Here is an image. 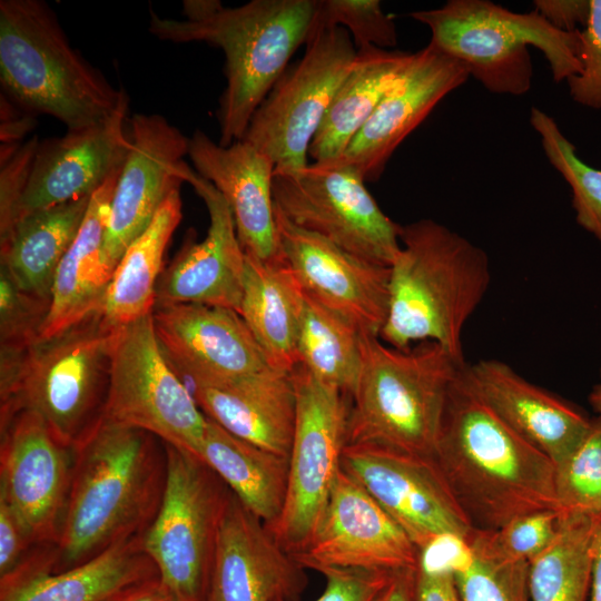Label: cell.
Here are the masks:
<instances>
[{
    "label": "cell",
    "instance_id": "obj_1",
    "mask_svg": "<svg viewBox=\"0 0 601 601\" xmlns=\"http://www.w3.org/2000/svg\"><path fill=\"white\" fill-rule=\"evenodd\" d=\"M464 366L451 385L433 459L471 526L493 532L532 512L560 511L554 463L492 412Z\"/></svg>",
    "mask_w": 601,
    "mask_h": 601
},
{
    "label": "cell",
    "instance_id": "obj_2",
    "mask_svg": "<svg viewBox=\"0 0 601 601\" xmlns=\"http://www.w3.org/2000/svg\"><path fill=\"white\" fill-rule=\"evenodd\" d=\"M167 474L165 442L104 420L75 449V465L53 571L87 562L142 535L152 522Z\"/></svg>",
    "mask_w": 601,
    "mask_h": 601
},
{
    "label": "cell",
    "instance_id": "obj_3",
    "mask_svg": "<svg viewBox=\"0 0 601 601\" xmlns=\"http://www.w3.org/2000/svg\"><path fill=\"white\" fill-rule=\"evenodd\" d=\"M317 0H184L183 19L150 11L149 32L175 43L206 42L225 55L226 88L219 100L218 144L242 140L262 101L295 51L309 39Z\"/></svg>",
    "mask_w": 601,
    "mask_h": 601
},
{
    "label": "cell",
    "instance_id": "obj_4",
    "mask_svg": "<svg viewBox=\"0 0 601 601\" xmlns=\"http://www.w3.org/2000/svg\"><path fill=\"white\" fill-rule=\"evenodd\" d=\"M401 247L390 266L384 343L407 348L435 342L459 361L463 329L491 284L487 254L430 218L401 225Z\"/></svg>",
    "mask_w": 601,
    "mask_h": 601
},
{
    "label": "cell",
    "instance_id": "obj_5",
    "mask_svg": "<svg viewBox=\"0 0 601 601\" xmlns=\"http://www.w3.org/2000/svg\"><path fill=\"white\" fill-rule=\"evenodd\" d=\"M117 328L99 309L23 351L1 352L0 426L31 411L76 449L104 418Z\"/></svg>",
    "mask_w": 601,
    "mask_h": 601
},
{
    "label": "cell",
    "instance_id": "obj_6",
    "mask_svg": "<svg viewBox=\"0 0 601 601\" xmlns=\"http://www.w3.org/2000/svg\"><path fill=\"white\" fill-rule=\"evenodd\" d=\"M0 82L19 108L51 116L67 131L104 122L129 102L71 46L41 0L0 1Z\"/></svg>",
    "mask_w": 601,
    "mask_h": 601
},
{
    "label": "cell",
    "instance_id": "obj_7",
    "mask_svg": "<svg viewBox=\"0 0 601 601\" xmlns=\"http://www.w3.org/2000/svg\"><path fill=\"white\" fill-rule=\"evenodd\" d=\"M464 365L435 342L401 349L362 334L346 445L433 457L451 385Z\"/></svg>",
    "mask_w": 601,
    "mask_h": 601
},
{
    "label": "cell",
    "instance_id": "obj_8",
    "mask_svg": "<svg viewBox=\"0 0 601 601\" xmlns=\"http://www.w3.org/2000/svg\"><path fill=\"white\" fill-rule=\"evenodd\" d=\"M431 31L428 43L459 60L486 90L521 96L532 85L528 47L543 52L554 81L579 75L581 31H562L536 11L513 12L489 0H449L410 13Z\"/></svg>",
    "mask_w": 601,
    "mask_h": 601
},
{
    "label": "cell",
    "instance_id": "obj_9",
    "mask_svg": "<svg viewBox=\"0 0 601 601\" xmlns=\"http://www.w3.org/2000/svg\"><path fill=\"white\" fill-rule=\"evenodd\" d=\"M166 483L141 536L158 577L180 601H205L216 539L231 491L197 455L165 443Z\"/></svg>",
    "mask_w": 601,
    "mask_h": 601
},
{
    "label": "cell",
    "instance_id": "obj_10",
    "mask_svg": "<svg viewBox=\"0 0 601 601\" xmlns=\"http://www.w3.org/2000/svg\"><path fill=\"white\" fill-rule=\"evenodd\" d=\"M305 47L256 109L243 138L270 158L276 174L308 165L309 146L357 55L342 27L318 30Z\"/></svg>",
    "mask_w": 601,
    "mask_h": 601
},
{
    "label": "cell",
    "instance_id": "obj_11",
    "mask_svg": "<svg viewBox=\"0 0 601 601\" xmlns=\"http://www.w3.org/2000/svg\"><path fill=\"white\" fill-rule=\"evenodd\" d=\"M104 420L199 455L208 418L164 353L152 313L116 331Z\"/></svg>",
    "mask_w": 601,
    "mask_h": 601
},
{
    "label": "cell",
    "instance_id": "obj_12",
    "mask_svg": "<svg viewBox=\"0 0 601 601\" xmlns=\"http://www.w3.org/2000/svg\"><path fill=\"white\" fill-rule=\"evenodd\" d=\"M296 420L285 504L267 529L290 554L308 542L342 470L352 398L298 364Z\"/></svg>",
    "mask_w": 601,
    "mask_h": 601
},
{
    "label": "cell",
    "instance_id": "obj_13",
    "mask_svg": "<svg viewBox=\"0 0 601 601\" xmlns=\"http://www.w3.org/2000/svg\"><path fill=\"white\" fill-rule=\"evenodd\" d=\"M273 197L293 224L367 262L390 267L400 250L401 225L383 213L352 165L314 162L274 173Z\"/></svg>",
    "mask_w": 601,
    "mask_h": 601
},
{
    "label": "cell",
    "instance_id": "obj_14",
    "mask_svg": "<svg viewBox=\"0 0 601 601\" xmlns=\"http://www.w3.org/2000/svg\"><path fill=\"white\" fill-rule=\"evenodd\" d=\"M342 469L404 530L422 554L474 532L433 457L380 445H346Z\"/></svg>",
    "mask_w": 601,
    "mask_h": 601
},
{
    "label": "cell",
    "instance_id": "obj_15",
    "mask_svg": "<svg viewBox=\"0 0 601 601\" xmlns=\"http://www.w3.org/2000/svg\"><path fill=\"white\" fill-rule=\"evenodd\" d=\"M128 122L129 148L112 193L101 252L111 275L166 198L194 173L185 161L189 138L165 117L135 114Z\"/></svg>",
    "mask_w": 601,
    "mask_h": 601
},
{
    "label": "cell",
    "instance_id": "obj_16",
    "mask_svg": "<svg viewBox=\"0 0 601 601\" xmlns=\"http://www.w3.org/2000/svg\"><path fill=\"white\" fill-rule=\"evenodd\" d=\"M304 568L395 572L417 569L422 553L381 504L343 469L304 549Z\"/></svg>",
    "mask_w": 601,
    "mask_h": 601
},
{
    "label": "cell",
    "instance_id": "obj_17",
    "mask_svg": "<svg viewBox=\"0 0 601 601\" xmlns=\"http://www.w3.org/2000/svg\"><path fill=\"white\" fill-rule=\"evenodd\" d=\"M0 494L36 545L56 544L70 491L75 449L60 442L35 412L0 426Z\"/></svg>",
    "mask_w": 601,
    "mask_h": 601
},
{
    "label": "cell",
    "instance_id": "obj_18",
    "mask_svg": "<svg viewBox=\"0 0 601 601\" xmlns=\"http://www.w3.org/2000/svg\"><path fill=\"white\" fill-rule=\"evenodd\" d=\"M275 216L283 259L300 286L362 334L380 336L387 317L390 267L296 226L276 208Z\"/></svg>",
    "mask_w": 601,
    "mask_h": 601
},
{
    "label": "cell",
    "instance_id": "obj_19",
    "mask_svg": "<svg viewBox=\"0 0 601 601\" xmlns=\"http://www.w3.org/2000/svg\"><path fill=\"white\" fill-rule=\"evenodd\" d=\"M160 346L188 391L196 383H221L267 367L265 356L234 309L200 304L156 307Z\"/></svg>",
    "mask_w": 601,
    "mask_h": 601
},
{
    "label": "cell",
    "instance_id": "obj_20",
    "mask_svg": "<svg viewBox=\"0 0 601 601\" xmlns=\"http://www.w3.org/2000/svg\"><path fill=\"white\" fill-rule=\"evenodd\" d=\"M456 59L428 43L411 57L377 107L336 160L377 180L393 152L434 107L469 78Z\"/></svg>",
    "mask_w": 601,
    "mask_h": 601
},
{
    "label": "cell",
    "instance_id": "obj_21",
    "mask_svg": "<svg viewBox=\"0 0 601 601\" xmlns=\"http://www.w3.org/2000/svg\"><path fill=\"white\" fill-rule=\"evenodd\" d=\"M307 584L305 569L231 493L205 601H299Z\"/></svg>",
    "mask_w": 601,
    "mask_h": 601
},
{
    "label": "cell",
    "instance_id": "obj_22",
    "mask_svg": "<svg viewBox=\"0 0 601 601\" xmlns=\"http://www.w3.org/2000/svg\"><path fill=\"white\" fill-rule=\"evenodd\" d=\"M128 107L129 102L104 122L39 140L16 221L32 211L91 196L121 168L129 148Z\"/></svg>",
    "mask_w": 601,
    "mask_h": 601
},
{
    "label": "cell",
    "instance_id": "obj_23",
    "mask_svg": "<svg viewBox=\"0 0 601 601\" xmlns=\"http://www.w3.org/2000/svg\"><path fill=\"white\" fill-rule=\"evenodd\" d=\"M188 183L207 207V234L198 243L189 237L164 268L156 286L155 308L200 304L239 313L245 252L238 240L231 211L215 186L195 170Z\"/></svg>",
    "mask_w": 601,
    "mask_h": 601
},
{
    "label": "cell",
    "instance_id": "obj_24",
    "mask_svg": "<svg viewBox=\"0 0 601 601\" xmlns=\"http://www.w3.org/2000/svg\"><path fill=\"white\" fill-rule=\"evenodd\" d=\"M188 156L194 170L226 200L245 254L263 262H283L270 158L244 139L221 146L201 130L189 137Z\"/></svg>",
    "mask_w": 601,
    "mask_h": 601
},
{
    "label": "cell",
    "instance_id": "obj_25",
    "mask_svg": "<svg viewBox=\"0 0 601 601\" xmlns=\"http://www.w3.org/2000/svg\"><path fill=\"white\" fill-rule=\"evenodd\" d=\"M141 536L120 541L62 571H53L55 544L35 545L16 569L0 577V601H106L131 584L158 577Z\"/></svg>",
    "mask_w": 601,
    "mask_h": 601
},
{
    "label": "cell",
    "instance_id": "obj_26",
    "mask_svg": "<svg viewBox=\"0 0 601 601\" xmlns=\"http://www.w3.org/2000/svg\"><path fill=\"white\" fill-rule=\"evenodd\" d=\"M465 376L481 400L520 437L554 465L582 443L593 420L536 386L497 359L465 364Z\"/></svg>",
    "mask_w": 601,
    "mask_h": 601
},
{
    "label": "cell",
    "instance_id": "obj_27",
    "mask_svg": "<svg viewBox=\"0 0 601 601\" xmlns=\"http://www.w3.org/2000/svg\"><path fill=\"white\" fill-rule=\"evenodd\" d=\"M190 394L228 433L289 459L296 420L292 373L267 366L228 382L196 383Z\"/></svg>",
    "mask_w": 601,
    "mask_h": 601
},
{
    "label": "cell",
    "instance_id": "obj_28",
    "mask_svg": "<svg viewBox=\"0 0 601 601\" xmlns=\"http://www.w3.org/2000/svg\"><path fill=\"white\" fill-rule=\"evenodd\" d=\"M120 169L90 197L81 227L57 268L39 339L60 334L102 307L112 275L104 266L101 252Z\"/></svg>",
    "mask_w": 601,
    "mask_h": 601
},
{
    "label": "cell",
    "instance_id": "obj_29",
    "mask_svg": "<svg viewBox=\"0 0 601 601\" xmlns=\"http://www.w3.org/2000/svg\"><path fill=\"white\" fill-rule=\"evenodd\" d=\"M303 287L285 262H263L245 254L239 315L267 365L292 373L298 365L297 334Z\"/></svg>",
    "mask_w": 601,
    "mask_h": 601
},
{
    "label": "cell",
    "instance_id": "obj_30",
    "mask_svg": "<svg viewBox=\"0 0 601 601\" xmlns=\"http://www.w3.org/2000/svg\"><path fill=\"white\" fill-rule=\"evenodd\" d=\"M90 197L24 215L0 239L1 267L19 288L50 298L57 268L81 227Z\"/></svg>",
    "mask_w": 601,
    "mask_h": 601
},
{
    "label": "cell",
    "instance_id": "obj_31",
    "mask_svg": "<svg viewBox=\"0 0 601 601\" xmlns=\"http://www.w3.org/2000/svg\"><path fill=\"white\" fill-rule=\"evenodd\" d=\"M410 57V52L373 46L357 50L309 146L308 156L315 162H333L343 156Z\"/></svg>",
    "mask_w": 601,
    "mask_h": 601
},
{
    "label": "cell",
    "instance_id": "obj_32",
    "mask_svg": "<svg viewBox=\"0 0 601 601\" xmlns=\"http://www.w3.org/2000/svg\"><path fill=\"white\" fill-rule=\"evenodd\" d=\"M198 456L266 526L278 520L287 492L288 457L248 443L210 418Z\"/></svg>",
    "mask_w": 601,
    "mask_h": 601
},
{
    "label": "cell",
    "instance_id": "obj_33",
    "mask_svg": "<svg viewBox=\"0 0 601 601\" xmlns=\"http://www.w3.org/2000/svg\"><path fill=\"white\" fill-rule=\"evenodd\" d=\"M180 189L173 191L149 226L129 245L116 266L101 307L105 321L120 327L154 312L164 255L183 218Z\"/></svg>",
    "mask_w": 601,
    "mask_h": 601
},
{
    "label": "cell",
    "instance_id": "obj_34",
    "mask_svg": "<svg viewBox=\"0 0 601 601\" xmlns=\"http://www.w3.org/2000/svg\"><path fill=\"white\" fill-rule=\"evenodd\" d=\"M361 337L356 326L303 288L298 364L351 398L361 368Z\"/></svg>",
    "mask_w": 601,
    "mask_h": 601
},
{
    "label": "cell",
    "instance_id": "obj_35",
    "mask_svg": "<svg viewBox=\"0 0 601 601\" xmlns=\"http://www.w3.org/2000/svg\"><path fill=\"white\" fill-rule=\"evenodd\" d=\"M600 519L562 513L553 542L529 562L531 601H589L593 540Z\"/></svg>",
    "mask_w": 601,
    "mask_h": 601
},
{
    "label": "cell",
    "instance_id": "obj_36",
    "mask_svg": "<svg viewBox=\"0 0 601 601\" xmlns=\"http://www.w3.org/2000/svg\"><path fill=\"white\" fill-rule=\"evenodd\" d=\"M449 566L462 601H531L529 562L505 552L493 532L474 531Z\"/></svg>",
    "mask_w": 601,
    "mask_h": 601
},
{
    "label": "cell",
    "instance_id": "obj_37",
    "mask_svg": "<svg viewBox=\"0 0 601 601\" xmlns=\"http://www.w3.org/2000/svg\"><path fill=\"white\" fill-rule=\"evenodd\" d=\"M530 122L541 139L549 162L572 190L577 223L601 242V169L584 162L555 120L532 107Z\"/></svg>",
    "mask_w": 601,
    "mask_h": 601
},
{
    "label": "cell",
    "instance_id": "obj_38",
    "mask_svg": "<svg viewBox=\"0 0 601 601\" xmlns=\"http://www.w3.org/2000/svg\"><path fill=\"white\" fill-rule=\"evenodd\" d=\"M555 494L561 513L601 516V418L577 450L555 465Z\"/></svg>",
    "mask_w": 601,
    "mask_h": 601
},
{
    "label": "cell",
    "instance_id": "obj_39",
    "mask_svg": "<svg viewBox=\"0 0 601 601\" xmlns=\"http://www.w3.org/2000/svg\"><path fill=\"white\" fill-rule=\"evenodd\" d=\"M334 27L346 29L357 50L388 49L397 43L394 20L378 0H317L311 36Z\"/></svg>",
    "mask_w": 601,
    "mask_h": 601
},
{
    "label": "cell",
    "instance_id": "obj_40",
    "mask_svg": "<svg viewBox=\"0 0 601 601\" xmlns=\"http://www.w3.org/2000/svg\"><path fill=\"white\" fill-rule=\"evenodd\" d=\"M50 308V298L31 295L0 269L1 352H20L39 341Z\"/></svg>",
    "mask_w": 601,
    "mask_h": 601
},
{
    "label": "cell",
    "instance_id": "obj_41",
    "mask_svg": "<svg viewBox=\"0 0 601 601\" xmlns=\"http://www.w3.org/2000/svg\"><path fill=\"white\" fill-rule=\"evenodd\" d=\"M561 522L560 511L542 510L519 516L493 534L505 552L530 562L553 542Z\"/></svg>",
    "mask_w": 601,
    "mask_h": 601
},
{
    "label": "cell",
    "instance_id": "obj_42",
    "mask_svg": "<svg viewBox=\"0 0 601 601\" xmlns=\"http://www.w3.org/2000/svg\"><path fill=\"white\" fill-rule=\"evenodd\" d=\"M580 58L581 72L566 80L570 97L581 106L601 109V0H590Z\"/></svg>",
    "mask_w": 601,
    "mask_h": 601
},
{
    "label": "cell",
    "instance_id": "obj_43",
    "mask_svg": "<svg viewBox=\"0 0 601 601\" xmlns=\"http://www.w3.org/2000/svg\"><path fill=\"white\" fill-rule=\"evenodd\" d=\"M39 139L32 137L14 149L0 151V239L11 230L29 177Z\"/></svg>",
    "mask_w": 601,
    "mask_h": 601
},
{
    "label": "cell",
    "instance_id": "obj_44",
    "mask_svg": "<svg viewBox=\"0 0 601 601\" xmlns=\"http://www.w3.org/2000/svg\"><path fill=\"white\" fill-rule=\"evenodd\" d=\"M319 573L325 578V588L315 601H373L392 574L386 571L337 568L323 569Z\"/></svg>",
    "mask_w": 601,
    "mask_h": 601
},
{
    "label": "cell",
    "instance_id": "obj_45",
    "mask_svg": "<svg viewBox=\"0 0 601 601\" xmlns=\"http://www.w3.org/2000/svg\"><path fill=\"white\" fill-rule=\"evenodd\" d=\"M35 545L13 508L0 494V577L16 569Z\"/></svg>",
    "mask_w": 601,
    "mask_h": 601
},
{
    "label": "cell",
    "instance_id": "obj_46",
    "mask_svg": "<svg viewBox=\"0 0 601 601\" xmlns=\"http://www.w3.org/2000/svg\"><path fill=\"white\" fill-rule=\"evenodd\" d=\"M415 601H462L451 568L421 559L416 570Z\"/></svg>",
    "mask_w": 601,
    "mask_h": 601
},
{
    "label": "cell",
    "instance_id": "obj_47",
    "mask_svg": "<svg viewBox=\"0 0 601 601\" xmlns=\"http://www.w3.org/2000/svg\"><path fill=\"white\" fill-rule=\"evenodd\" d=\"M534 11L562 31H581L590 16V0H535Z\"/></svg>",
    "mask_w": 601,
    "mask_h": 601
},
{
    "label": "cell",
    "instance_id": "obj_48",
    "mask_svg": "<svg viewBox=\"0 0 601 601\" xmlns=\"http://www.w3.org/2000/svg\"><path fill=\"white\" fill-rule=\"evenodd\" d=\"M14 108L16 105L1 93V147L14 148L20 146L21 140L32 130L35 116L21 108L19 111Z\"/></svg>",
    "mask_w": 601,
    "mask_h": 601
},
{
    "label": "cell",
    "instance_id": "obj_49",
    "mask_svg": "<svg viewBox=\"0 0 601 601\" xmlns=\"http://www.w3.org/2000/svg\"><path fill=\"white\" fill-rule=\"evenodd\" d=\"M106 601H180L159 577L131 584Z\"/></svg>",
    "mask_w": 601,
    "mask_h": 601
},
{
    "label": "cell",
    "instance_id": "obj_50",
    "mask_svg": "<svg viewBox=\"0 0 601 601\" xmlns=\"http://www.w3.org/2000/svg\"><path fill=\"white\" fill-rule=\"evenodd\" d=\"M416 570L392 572L388 581L373 601H415Z\"/></svg>",
    "mask_w": 601,
    "mask_h": 601
},
{
    "label": "cell",
    "instance_id": "obj_51",
    "mask_svg": "<svg viewBox=\"0 0 601 601\" xmlns=\"http://www.w3.org/2000/svg\"><path fill=\"white\" fill-rule=\"evenodd\" d=\"M589 601H601V519L598 523L593 540Z\"/></svg>",
    "mask_w": 601,
    "mask_h": 601
}]
</instances>
